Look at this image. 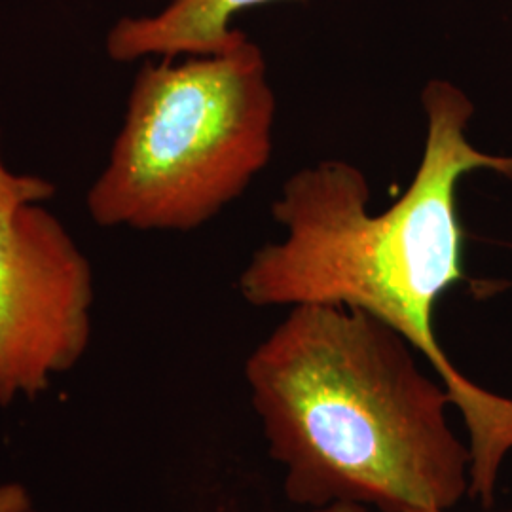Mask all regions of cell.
<instances>
[{
	"instance_id": "3",
	"label": "cell",
	"mask_w": 512,
	"mask_h": 512,
	"mask_svg": "<svg viewBox=\"0 0 512 512\" xmlns=\"http://www.w3.org/2000/svg\"><path fill=\"white\" fill-rule=\"evenodd\" d=\"M277 99L251 38L220 54L147 63L109 162L88 192L103 228L192 232L270 164Z\"/></svg>"
},
{
	"instance_id": "2",
	"label": "cell",
	"mask_w": 512,
	"mask_h": 512,
	"mask_svg": "<svg viewBox=\"0 0 512 512\" xmlns=\"http://www.w3.org/2000/svg\"><path fill=\"white\" fill-rule=\"evenodd\" d=\"M420 359L380 319L330 304L293 306L256 346L245 380L291 503L437 512L469 494V444Z\"/></svg>"
},
{
	"instance_id": "5",
	"label": "cell",
	"mask_w": 512,
	"mask_h": 512,
	"mask_svg": "<svg viewBox=\"0 0 512 512\" xmlns=\"http://www.w3.org/2000/svg\"><path fill=\"white\" fill-rule=\"evenodd\" d=\"M277 0H171L154 16L118 19L105 48L110 59L131 63L145 57L220 54L245 33L232 27L239 12Z\"/></svg>"
},
{
	"instance_id": "6",
	"label": "cell",
	"mask_w": 512,
	"mask_h": 512,
	"mask_svg": "<svg viewBox=\"0 0 512 512\" xmlns=\"http://www.w3.org/2000/svg\"><path fill=\"white\" fill-rule=\"evenodd\" d=\"M0 512H31V497L19 484L0 486Z\"/></svg>"
},
{
	"instance_id": "4",
	"label": "cell",
	"mask_w": 512,
	"mask_h": 512,
	"mask_svg": "<svg viewBox=\"0 0 512 512\" xmlns=\"http://www.w3.org/2000/svg\"><path fill=\"white\" fill-rule=\"evenodd\" d=\"M93 274L40 202L0 203V404L37 397L90 344Z\"/></svg>"
},
{
	"instance_id": "7",
	"label": "cell",
	"mask_w": 512,
	"mask_h": 512,
	"mask_svg": "<svg viewBox=\"0 0 512 512\" xmlns=\"http://www.w3.org/2000/svg\"><path fill=\"white\" fill-rule=\"evenodd\" d=\"M311 512H372L365 505L359 503H332L327 507H319V509H311ZM437 512H450V511H437ZM512 512V511H509Z\"/></svg>"
},
{
	"instance_id": "1",
	"label": "cell",
	"mask_w": 512,
	"mask_h": 512,
	"mask_svg": "<svg viewBox=\"0 0 512 512\" xmlns=\"http://www.w3.org/2000/svg\"><path fill=\"white\" fill-rule=\"evenodd\" d=\"M425 145L414 181L382 213L370 211L366 175L346 160L293 173L272 205L281 241L255 251L239 291L256 308L330 304L365 311L404 336L435 370L469 431L471 488L494 503L512 450V399L463 376L435 336V306L463 279L458 184L476 169L512 179V156L471 145L475 105L448 80L421 92Z\"/></svg>"
}]
</instances>
